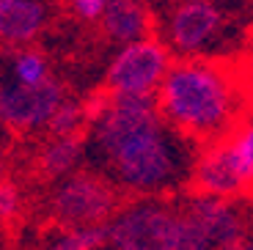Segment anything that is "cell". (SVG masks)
<instances>
[{
	"mask_svg": "<svg viewBox=\"0 0 253 250\" xmlns=\"http://www.w3.org/2000/svg\"><path fill=\"white\" fill-rule=\"evenodd\" d=\"M83 163V138H50L39 151V170L47 179H63L75 173V168Z\"/></svg>",
	"mask_w": 253,
	"mask_h": 250,
	"instance_id": "obj_12",
	"label": "cell"
},
{
	"mask_svg": "<svg viewBox=\"0 0 253 250\" xmlns=\"http://www.w3.org/2000/svg\"><path fill=\"white\" fill-rule=\"evenodd\" d=\"M160 116L190 143L223 140L248 113L245 80L226 61L179 58L154 94Z\"/></svg>",
	"mask_w": 253,
	"mask_h": 250,
	"instance_id": "obj_2",
	"label": "cell"
},
{
	"mask_svg": "<svg viewBox=\"0 0 253 250\" xmlns=\"http://www.w3.org/2000/svg\"><path fill=\"white\" fill-rule=\"evenodd\" d=\"M72 8V14H75L77 19H83V22H99L102 11L108 8L110 0H66Z\"/></svg>",
	"mask_w": 253,
	"mask_h": 250,
	"instance_id": "obj_17",
	"label": "cell"
},
{
	"mask_svg": "<svg viewBox=\"0 0 253 250\" xmlns=\"http://www.w3.org/2000/svg\"><path fill=\"white\" fill-rule=\"evenodd\" d=\"M19 209V195L11 184H3L0 187V217L3 220H11Z\"/></svg>",
	"mask_w": 253,
	"mask_h": 250,
	"instance_id": "obj_18",
	"label": "cell"
},
{
	"mask_svg": "<svg viewBox=\"0 0 253 250\" xmlns=\"http://www.w3.org/2000/svg\"><path fill=\"white\" fill-rule=\"evenodd\" d=\"M85 124H88V110L77 99H63L50 116L44 129L50 132V138H72V135H80Z\"/></svg>",
	"mask_w": 253,
	"mask_h": 250,
	"instance_id": "obj_15",
	"label": "cell"
},
{
	"mask_svg": "<svg viewBox=\"0 0 253 250\" xmlns=\"http://www.w3.org/2000/svg\"><path fill=\"white\" fill-rule=\"evenodd\" d=\"M182 234V207L171 198L121 201L105 223L108 250H176Z\"/></svg>",
	"mask_w": 253,
	"mask_h": 250,
	"instance_id": "obj_4",
	"label": "cell"
},
{
	"mask_svg": "<svg viewBox=\"0 0 253 250\" xmlns=\"http://www.w3.org/2000/svg\"><path fill=\"white\" fill-rule=\"evenodd\" d=\"M50 22V6L42 0H0V42L22 47Z\"/></svg>",
	"mask_w": 253,
	"mask_h": 250,
	"instance_id": "obj_11",
	"label": "cell"
},
{
	"mask_svg": "<svg viewBox=\"0 0 253 250\" xmlns=\"http://www.w3.org/2000/svg\"><path fill=\"white\" fill-rule=\"evenodd\" d=\"M187 220L204 234L212 250H237L253 231V214L245 198H215L190 193L179 201Z\"/></svg>",
	"mask_w": 253,
	"mask_h": 250,
	"instance_id": "obj_7",
	"label": "cell"
},
{
	"mask_svg": "<svg viewBox=\"0 0 253 250\" xmlns=\"http://www.w3.org/2000/svg\"><path fill=\"white\" fill-rule=\"evenodd\" d=\"M237 250H253V231L248 234V237H245V242H242V245H240V248H237Z\"/></svg>",
	"mask_w": 253,
	"mask_h": 250,
	"instance_id": "obj_19",
	"label": "cell"
},
{
	"mask_svg": "<svg viewBox=\"0 0 253 250\" xmlns=\"http://www.w3.org/2000/svg\"><path fill=\"white\" fill-rule=\"evenodd\" d=\"M105 225H77V228H58L47 239L44 250H102L105 248Z\"/></svg>",
	"mask_w": 253,
	"mask_h": 250,
	"instance_id": "obj_14",
	"label": "cell"
},
{
	"mask_svg": "<svg viewBox=\"0 0 253 250\" xmlns=\"http://www.w3.org/2000/svg\"><path fill=\"white\" fill-rule=\"evenodd\" d=\"M173 63L163 39L149 36L119 47L108 66L105 85L113 96H154Z\"/></svg>",
	"mask_w": 253,
	"mask_h": 250,
	"instance_id": "obj_6",
	"label": "cell"
},
{
	"mask_svg": "<svg viewBox=\"0 0 253 250\" xmlns=\"http://www.w3.org/2000/svg\"><path fill=\"white\" fill-rule=\"evenodd\" d=\"M66 99L63 85L47 77L39 85H19L3 77L0 80V121L14 129H39L47 126L55 107Z\"/></svg>",
	"mask_w": 253,
	"mask_h": 250,
	"instance_id": "obj_8",
	"label": "cell"
},
{
	"mask_svg": "<svg viewBox=\"0 0 253 250\" xmlns=\"http://www.w3.org/2000/svg\"><path fill=\"white\" fill-rule=\"evenodd\" d=\"M121 207V193L94 170H75L58 179L50 195V212L58 228L105 225Z\"/></svg>",
	"mask_w": 253,
	"mask_h": 250,
	"instance_id": "obj_5",
	"label": "cell"
},
{
	"mask_svg": "<svg viewBox=\"0 0 253 250\" xmlns=\"http://www.w3.org/2000/svg\"><path fill=\"white\" fill-rule=\"evenodd\" d=\"M187 187L190 193L215 195V198H245V195H251V187L242 179L226 138L196 149Z\"/></svg>",
	"mask_w": 253,
	"mask_h": 250,
	"instance_id": "obj_9",
	"label": "cell"
},
{
	"mask_svg": "<svg viewBox=\"0 0 253 250\" xmlns=\"http://www.w3.org/2000/svg\"><path fill=\"white\" fill-rule=\"evenodd\" d=\"M6 181H3V149H0V187H3Z\"/></svg>",
	"mask_w": 253,
	"mask_h": 250,
	"instance_id": "obj_20",
	"label": "cell"
},
{
	"mask_svg": "<svg viewBox=\"0 0 253 250\" xmlns=\"http://www.w3.org/2000/svg\"><path fill=\"white\" fill-rule=\"evenodd\" d=\"M240 22L226 3L176 0L163 19V44L179 58H212L223 61L237 44Z\"/></svg>",
	"mask_w": 253,
	"mask_h": 250,
	"instance_id": "obj_3",
	"label": "cell"
},
{
	"mask_svg": "<svg viewBox=\"0 0 253 250\" xmlns=\"http://www.w3.org/2000/svg\"><path fill=\"white\" fill-rule=\"evenodd\" d=\"M198 3H226V0H198Z\"/></svg>",
	"mask_w": 253,
	"mask_h": 250,
	"instance_id": "obj_21",
	"label": "cell"
},
{
	"mask_svg": "<svg viewBox=\"0 0 253 250\" xmlns=\"http://www.w3.org/2000/svg\"><path fill=\"white\" fill-rule=\"evenodd\" d=\"M50 77V66H47L44 55L36 50H19L11 58V75L8 80L19 83V85H39Z\"/></svg>",
	"mask_w": 253,
	"mask_h": 250,
	"instance_id": "obj_16",
	"label": "cell"
},
{
	"mask_svg": "<svg viewBox=\"0 0 253 250\" xmlns=\"http://www.w3.org/2000/svg\"><path fill=\"white\" fill-rule=\"evenodd\" d=\"M226 143L231 149V157H234L245 184L253 193V110H248L240 119V124L226 135Z\"/></svg>",
	"mask_w": 253,
	"mask_h": 250,
	"instance_id": "obj_13",
	"label": "cell"
},
{
	"mask_svg": "<svg viewBox=\"0 0 253 250\" xmlns=\"http://www.w3.org/2000/svg\"><path fill=\"white\" fill-rule=\"evenodd\" d=\"M99 28L113 44L124 47L152 36L154 14L146 0H110L99 17Z\"/></svg>",
	"mask_w": 253,
	"mask_h": 250,
	"instance_id": "obj_10",
	"label": "cell"
},
{
	"mask_svg": "<svg viewBox=\"0 0 253 250\" xmlns=\"http://www.w3.org/2000/svg\"><path fill=\"white\" fill-rule=\"evenodd\" d=\"M196 149L165 124L154 96L105 94L88 110L83 157L132 198H168L184 190Z\"/></svg>",
	"mask_w": 253,
	"mask_h": 250,
	"instance_id": "obj_1",
	"label": "cell"
},
{
	"mask_svg": "<svg viewBox=\"0 0 253 250\" xmlns=\"http://www.w3.org/2000/svg\"><path fill=\"white\" fill-rule=\"evenodd\" d=\"M42 3H47V6H50V3H52V0H42Z\"/></svg>",
	"mask_w": 253,
	"mask_h": 250,
	"instance_id": "obj_22",
	"label": "cell"
}]
</instances>
